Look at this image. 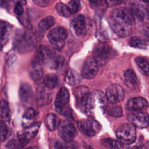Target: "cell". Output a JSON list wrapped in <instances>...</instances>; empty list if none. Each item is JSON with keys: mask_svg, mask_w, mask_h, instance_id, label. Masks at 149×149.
I'll use <instances>...</instances> for the list:
<instances>
[{"mask_svg": "<svg viewBox=\"0 0 149 149\" xmlns=\"http://www.w3.org/2000/svg\"><path fill=\"white\" fill-rule=\"evenodd\" d=\"M108 22L112 31L117 36L126 37L132 33L135 18L129 8L120 7L110 12Z\"/></svg>", "mask_w": 149, "mask_h": 149, "instance_id": "obj_1", "label": "cell"}, {"mask_svg": "<svg viewBox=\"0 0 149 149\" xmlns=\"http://www.w3.org/2000/svg\"><path fill=\"white\" fill-rule=\"evenodd\" d=\"M13 44L15 49L19 53L30 52L36 47V36L29 30L19 29L15 33Z\"/></svg>", "mask_w": 149, "mask_h": 149, "instance_id": "obj_2", "label": "cell"}, {"mask_svg": "<svg viewBox=\"0 0 149 149\" xmlns=\"http://www.w3.org/2000/svg\"><path fill=\"white\" fill-rule=\"evenodd\" d=\"M107 102L108 101L105 94L101 90H94L88 95L84 112L88 115H93L97 111L104 113L107 107Z\"/></svg>", "mask_w": 149, "mask_h": 149, "instance_id": "obj_3", "label": "cell"}, {"mask_svg": "<svg viewBox=\"0 0 149 149\" xmlns=\"http://www.w3.org/2000/svg\"><path fill=\"white\" fill-rule=\"evenodd\" d=\"M93 57L100 66L105 65L116 55V51L105 42L97 44L94 48Z\"/></svg>", "mask_w": 149, "mask_h": 149, "instance_id": "obj_4", "label": "cell"}, {"mask_svg": "<svg viewBox=\"0 0 149 149\" xmlns=\"http://www.w3.org/2000/svg\"><path fill=\"white\" fill-rule=\"evenodd\" d=\"M92 28L91 21L83 15L74 16L70 23V30L72 35L77 38L85 37Z\"/></svg>", "mask_w": 149, "mask_h": 149, "instance_id": "obj_5", "label": "cell"}, {"mask_svg": "<svg viewBox=\"0 0 149 149\" xmlns=\"http://www.w3.org/2000/svg\"><path fill=\"white\" fill-rule=\"evenodd\" d=\"M116 136L122 143L131 144L136 139V127L131 123L122 124L117 129Z\"/></svg>", "mask_w": 149, "mask_h": 149, "instance_id": "obj_6", "label": "cell"}, {"mask_svg": "<svg viewBox=\"0 0 149 149\" xmlns=\"http://www.w3.org/2000/svg\"><path fill=\"white\" fill-rule=\"evenodd\" d=\"M68 33L67 30L62 27H56L51 29L48 33V39L51 45L56 49L63 48Z\"/></svg>", "mask_w": 149, "mask_h": 149, "instance_id": "obj_7", "label": "cell"}, {"mask_svg": "<svg viewBox=\"0 0 149 149\" xmlns=\"http://www.w3.org/2000/svg\"><path fill=\"white\" fill-rule=\"evenodd\" d=\"M39 51L42 55L44 64L49 68L57 69L63 65L64 63L63 59L60 55L52 52L47 47L40 46Z\"/></svg>", "mask_w": 149, "mask_h": 149, "instance_id": "obj_8", "label": "cell"}, {"mask_svg": "<svg viewBox=\"0 0 149 149\" xmlns=\"http://www.w3.org/2000/svg\"><path fill=\"white\" fill-rule=\"evenodd\" d=\"M77 126L80 132L88 137L95 136L101 129V126L99 122L95 120L90 119L79 121Z\"/></svg>", "mask_w": 149, "mask_h": 149, "instance_id": "obj_9", "label": "cell"}, {"mask_svg": "<svg viewBox=\"0 0 149 149\" xmlns=\"http://www.w3.org/2000/svg\"><path fill=\"white\" fill-rule=\"evenodd\" d=\"M44 62L42 55L40 51L35 55L29 68L30 77L35 81L41 79L44 73Z\"/></svg>", "mask_w": 149, "mask_h": 149, "instance_id": "obj_10", "label": "cell"}, {"mask_svg": "<svg viewBox=\"0 0 149 149\" xmlns=\"http://www.w3.org/2000/svg\"><path fill=\"white\" fill-rule=\"evenodd\" d=\"M58 133L59 137L66 143L72 142L76 134L74 126L68 120L61 122L58 127Z\"/></svg>", "mask_w": 149, "mask_h": 149, "instance_id": "obj_11", "label": "cell"}, {"mask_svg": "<svg viewBox=\"0 0 149 149\" xmlns=\"http://www.w3.org/2000/svg\"><path fill=\"white\" fill-rule=\"evenodd\" d=\"M128 121L135 127L144 129L149 126V115L143 112H133L127 115Z\"/></svg>", "mask_w": 149, "mask_h": 149, "instance_id": "obj_12", "label": "cell"}, {"mask_svg": "<svg viewBox=\"0 0 149 149\" xmlns=\"http://www.w3.org/2000/svg\"><path fill=\"white\" fill-rule=\"evenodd\" d=\"M105 95L109 103L116 104L123 100L125 92L120 86L116 84H112L107 88Z\"/></svg>", "mask_w": 149, "mask_h": 149, "instance_id": "obj_13", "label": "cell"}, {"mask_svg": "<svg viewBox=\"0 0 149 149\" xmlns=\"http://www.w3.org/2000/svg\"><path fill=\"white\" fill-rule=\"evenodd\" d=\"M98 70V65L93 57H88L86 59L81 70V76L87 79H92L97 74Z\"/></svg>", "mask_w": 149, "mask_h": 149, "instance_id": "obj_14", "label": "cell"}, {"mask_svg": "<svg viewBox=\"0 0 149 149\" xmlns=\"http://www.w3.org/2000/svg\"><path fill=\"white\" fill-rule=\"evenodd\" d=\"M129 9L135 19H137L139 20H149V6L147 4L134 2Z\"/></svg>", "mask_w": 149, "mask_h": 149, "instance_id": "obj_15", "label": "cell"}, {"mask_svg": "<svg viewBox=\"0 0 149 149\" xmlns=\"http://www.w3.org/2000/svg\"><path fill=\"white\" fill-rule=\"evenodd\" d=\"M90 93L88 88L86 86H79L74 91L76 105L83 112L85 111L86 104Z\"/></svg>", "mask_w": 149, "mask_h": 149, "instance_id": "obj_16", "label": "cell"}, {"mask_svg": "<svg viewBox=\"0 0 149 149\" xmlns=\"http://www.w3.org/2000/svg\"><path fill=\"white\" fill-rule=\"evenodd\" d=\"M40 125V122H35L27 126L23 130L18 132L17 134V138L21 140L29 142L30 139L34 138L37 135Z\"/></svg>", "mask_w": 149, "mask_h": 149, "instance_id": "obj_17", "label": "cell"}, {"mask_svg": "<svg viewBox=\"0 0 149 149\" xmlns=\"http://www.w3.org/2000/svg\"><path fill=\"white\" fill-rule=\"evenodd\" d=\"M149 106L148 101L143 97H134L129 99L126 104V108L133 112L145 109Z\"/></svg>", "mask_w": 149, "mask_h": 149, "instance_id": "obj_18", "label": "cell"}, {"mask_svg": "<svg viewBox=\"0 0 149 149\" xmlns=\"http://www.w3.org/2000/svg\"><path fill=\"white\" fill-rule=\"evenodd\" d=\"M69 101V94L67 89L65 87L61 88L58 91L54 102V105L56 111H60L65 107Z\"/></svg>", "mask_w": 149, "mask_h": 149, "instance_id": "obj_19", "label": "cell"}, {"mask_svg": "<svg viewBox=\"0 0 149 149\" xmlns=\"http://www.w3.org/2000/svg\"><path fill=\"white\" fill-rule=\"evenodd\" d=\"M19 97L21 101L24 103H29L33 98V92L31 86L27 83H23L19 88Z\"/></svg>", "mask_w": 149, "mask_h": 149, "instance_id": "obj_20", "label": "cell"}, {"mask_svg": "<svg viewBox=\"0 0 149 149\" xmlns=\"http://www.w3.org/2000/svg\"><path fill=\"white\" fill-rule=\"evenodd\" d=\"M125 84L130 88H136L139 84V79L135 72L132 69H127L124 73Z\"/></svg>", "mask_w": 149, "mask_h": 149, "instance_id": "obj_21", "label": "cell"}, {"mask_svg": "<svg viewBox=\"0 0 149 149\" xmlns=\"http://www.w3.org/2000/svg\"><path fill=\"white\" fill-rule=\"evenodd\" d=\"M55 24L54 18L52 16H47L41 20L38 24L37 31L40 37L44 36V33Z\"/></svg>", "mask_w": 149, "mask_h": 149, "instance_id": "obj_22", "label": "cell"}, {"mask_svg": "<svg viewBox=\"0 0 149 149\" xmlns=\"http://www.w3.org/2000/svg\"><path fill=\"white\" fill-rule=\"evenodd\" d=\"M12 27L10 25L5 21L0 22V37L1 47L3 46L8 41L11 34Z\"/></svg>", "mask_w": 149, "mask_h": 149, "instance_id": "obj_23", "label": "cell"}, {"mask_svg": "<svg viewBox=\"0 0 149 149\" xmlns=\"http://www.w3.org/2000/svg\"><path fill=\"white\" fill-rule=\"evenodd\" d=\"M65 81L70 86H74L81 81V77L76 71L70 69L66 73Z\"/></svg>", "mask_w": 149, "mask_h": 149, "instance_id": "obj_24", "label": "cell"}, {"mask_svg": "<svg viewBox=\"0 0 149 149\" xmlns=\"http://www.w3.org/2000/svg\"><path fill=\"white\" fill-rule=\"evenodd\" d=\"M129 44L130 46L140 49H146L149 44V41L145 38L133 36L130 38Z\"/></svg>", "mask_w": 149, "mask_h": 149, "instance_id": "obj_25", "label": "cell"}, {"mask_svg": "<svg viewBox=\"0 0 149 149\" xmlns=\"http://www.w3.org/2000/svg\"><path fill=\"white\" fill-rule=\"evenodd\" d=\"M45 123L47 127L49 130H54L56 127H59L60 122L58 117L53 113L47 114L45 118Z\"/></svg>", "mask_w": 149, "mask_h": 149, "instance_id": "obj_26", "label": "cell"}, {"mask_svg": "<svg viewBox=\"0 0 149 149\" xmlns=\"http://www.w3.org/2000/svg\"><path fill=\"white\" fill-rule=\"evenodd\" d=\"M101 144L105 149H123L120 142L110 138L102 139L101 140Z\"/></svg>", "mask_w": 149, "mask_h": 149, "instance_id": "obj_27", "label": "cell"}, {"mask_svg": "<svg viewBox=\"0 0 149 149\" xmlns=\"http://www.w3.org/2000/svg\"><path fill=\"white\" fill-rule=\"evenodd\" d=\"M44 83L45 86L49 88H54L58 86L59 77L54 73H49L45 76L44 79Z\"/></svg>", "mask_w": 149, "mask_h": 149, "instance_id": "obj_28", "label": "cell"}, {"mask_svg": "<svg viewBox=\"0 0 149 149\" xmlns=\"http://www.w3.org/2000/svg\"><path fill=\"white\" fill-rule=\"evenodd\" d=\"M1 117L2 120L9 122L10 119V111L8 102L3 99L1 102Z\"/></svg>", "mask_w": 149, "mask_h": 149, "instance_id": "obj_29", "label": "cell"}, {"mask_svg": "<svg viewBox=\"0 0 149 149\" xmlns=\"http://www.w3.org/2000/svg\"><path fill=\"white\" fill-rule=\"evenodd\" d=\"M135 62L144 75L149 76V62L147 60L142 57H137L135 59Z\"/></svg>", "mask_w": 149, "mask_h": 149, "instance_id": "obj_30", "label": "cell"}, {"mask_svg": "<svg viewBox=\"0 0 149 149\" xmlns=\"http://www.w3.org/2000/svg\"><path fill=\"white\" fill-rule=\"evenodd\" d=\"M28 143V141L21 140L18 138L17 139H12L8 142L6 146L9 149H21L26 146Z\"/></svg>", "mask_w": 149, "mask_h": 149, "instance_id": "obj_31", "label": "cell"}, {"mask_svg": "<svg viewBox=\"0 0 149 149\" xmlns=\"http://www.w3.org/2000/svg\"><path fill=\"white\" fill-rule=\"evenodd\" d=\"M55 9L58 13L63 17H69L72 13L68 5H65L63 3L59 2L56 5Z\"/></svg>", "mask_w": 149, "mask_h": 149, "instance_id": "obj_32", "label": "cell"}, {"mask_svg": "<svg viewBox=\"0 0 149 149\" xmlns=\"http://www.w3.org/2000/svg\"><path fill=\"white\" fill-rule=\"evenodd\" d=\"M38 113L39 112L37 109L29 108L23 113V118L26 120H32L38 115Z\"/></svg>", "mask_w": 149, "mask_h": 149, "instance_id": "obj_33", "label": "cell"}, {"mask_svg": "<svg viewBox=\"0 0 149 149\" xmlns=\"http://www.w3.org/2000/svg\"><path fill=\"white\" fill-rule=\"evenodd\" d=\"M108 113L111 116L115 118H119L122 116L123 114L122 108L120 106H115L112 107L108 110Z\"/></svg>", "mask_w": 149, "mask_h": 149, "instance_id": "obj_34", "label": "cell"}, {"mask_svg": "<svg viewBox=\"0 0 149 149\" xmlns=\"http://www.w3.org/2000/svg\"><path fill=\"white\" fill-rule=\"evenodd\" d=\"M79 1H70L68 3V7L72 14L76 13L81 8V3Z\"/></svg>", "mask_w": 149, "mask_h": 149, "instance_id": "obj_35", "label": "cell"}, {"mask_svg": "<svg viewBox=\"0 0 149 149\" xmlns=\"http://www.w3.org/2000/svg\"><path fill=\"white\" fill-rule=\"evenodd\" d=\"M8 136V129L4 121H1V141L3 142L6 140Z\"/></svg>", "mask_w": 149, "mask_h": 149, "instance_id": "obj_36", "label": "cell"}, {"mask_svg": "<svg viewBox=\"0 0 149 149\" xmlns=\"http://www.w3.org/2000/svg\"><path fill=\"white\" fill-rule=\"evenodd\" d=\"M23 12L24 11H23V8L22 5L19 2H16L15 5V8H14L15 13L19 16H21L23 14Z\"/></svg>", "mask_w": 149, "mask_h": 149, "instance_id": "obj_37", "label": "cell"}, {"mask_svg": "<svg viewBox=\"0 0 149 149\" xmlns=\"http://www.w3.org/2000/svg\"><path fill=\"white\" fill-rule=\"evenodd\" d=\"M6 60V61L7 65L9 67L12 66L14 63V62H15V61L16 60V56H15V54L12 52L9 53L8 55H7Z\"/></svg>", "mask_w": 149, "mask_h": 149, "instance_id": "obj_38", "label": "cell"}, {"mask_svg": "<svg viewBox=\"0 0 149 149\" xmlns=\"http://www.w3.org/2000/svg\"><path fill=\"white\" fill-rule=\"evenodd\" d=\"M106 1H90V6H91L92 8L93 9H98L100 7H103L104 5H107V4L103 5V3H105Z\"/></svg>", "mask_w": 149, "mask_h": 149, "instance_id": "obj_39", "label": "cell"}, {"mask_svg": "<svg viewBox=\"0 0 149 149\" xmlns=\"http://www.w3.org/2000/svg\"><path fill=\"white\" fill-rule=\"evenodd\" d=\"M33 2L38 6L41 7H45L47 6L49 3L50 2L48 0H34Z\"/></svg>", "mask_w": 149, "mask_h": 149, "instance_id": "obj_40", "label": "cell"}, {"mask_svg": "<svg viewBox=\"0 0 149 149\" xmlns=\"http://www.w3.org/2000/svg\"><path fill=\"white\" fill-rule=\"evenodd\" d=\"M143 32L146 37L149 39V23L144 25L143 27Z\"/></svg>", "mask_w": 149, "mask_h": 149, "instance_id": "obj_41", "label": "cell"}, {"mask_svg": "<svg viewBox=\"0 0 149 149\" xmlns=\"http://www.w3.org/2000/svg\"><path fill=\"white\" fill-rule=\"evenodd\" d=\"M55 147L57 149H66V147L65 146V145L61 141L56 142L55 144Z\"/></svg>", "mask_w": 149, "mask_h": 149, "instance_id": "obj_42", "label": "cell"}, {"mask_svg": "<svg viewBox=\"0 0 149 149\" xmlns=\"http://www.w3.org/2000/svg\"><path fill=\"white\" fill-rule=\"evenodd\" d=\"M136 149H149V141L139 146Z\"/></svg>", "mask_w": 149, "mask_h": 149, "instance_id": "obj_43", "label": "cell"}, {"mask_svg": "<svg viewBox=\"0 0 149 149\" xmlns=\"http://www.w3.org/2000/svg\"><path fill=\"white\" fill-rule=\"evenodd\" d=\"M84 147L86 149H94V148H93V147H91L90 146L87 145V144H84Z\"/></svg>", "mask_w": 149, "mask_h": 149, "instance_id": "obj_44", "label": "cell"}, {"mask_svg": "<svg viewBox=\"0 0 149 149\" xmlns=\"http://www.w3.org/2000/svg\"><path fill=\"white\" fill-rule=\"evenodd\" d=\"M26 149H38V148H37V147H34V148H26Z\"/></svg>", "mask_w": 149, "mask_h": 149, "instance_id": "obj_45", "label": "cell"}]
</instances>
